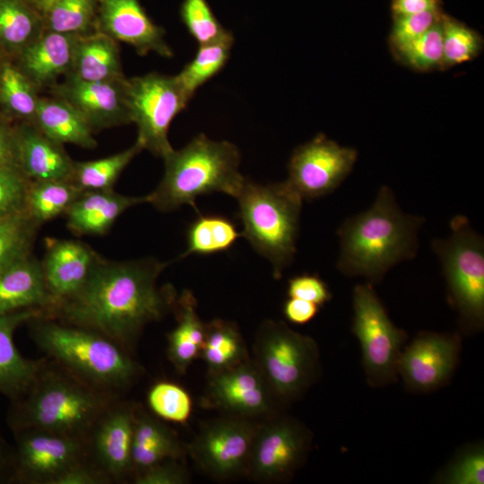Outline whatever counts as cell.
Here are the masks:
<instances>
[{
  "label": "cell",
  "mask_w": 484,
  "mask_h": 484,
  "mask_svg": "<svg viewBox=\"0 0 484 484\" xmlns=\"http://www.w3.org/2000/svg\"><path fill=\"white\" fill-rule=\"evenodd\" d=\"M167 266L154 258L110 261L100 256L81 290L50 318L98 332L132 354L143 328L174 307L173 287H159Z\"/></svg>",
  "instance_id": "cell-1"
},
{
  "label": "cell",
  "mask_w": 484,
  "mask_h": 484,
  "mask_svg": "<svg viewBox=\"0 0 484 484\" xmlns=\"http://www.w3.org/2000/svg\"><path fill=\"white\" fill-rule=\"evenodd\" d=\"M424 221L402 212L394 193L383 186L367 210L346 219L338 229L337 269L371 284L380 281L393 266L416 256Z\"/></svg>",
  "instance_id": "cell-2"
},
{
  "label": "cell",
  "mask_w": 484,
  "mask_h": 484,
  "mask_svg": "<svg viewBox=\"0 0 484 484\" xmlns=\"http://www.w3.org/2000/svg\"><path fill=\"white\" fill-rule=\"evenodd\" d=\"M119 397L87 385L45 357L27 392L11 402L6 420L13 433L38 428L86 439Z\"/></svg>",
  "instance_id": "cell-3"
},
{
  "label": "cell",
  "mask_w": 484,
  "mask_h": 484,
  "mask_svg": "<svg viewBox=\"0 0 484 484\" xmlns=\"http://www.w3.org/2000/svg\"><path fill=\"white\" fill-rule=\"evenodd\" d=\"M36 346L87 385L120 396L143 374L132 354L105 335L84 327L37 316L27 322Z\"/></svg>",
  "instance_id": "cell-4"
},
{
  "label": "cell",
  "mask_w": 484,
  "mask_h": 484,
  "mask_svg": "<svg viewBox=\"0 0 484 484\" xmlns=\"http://www.w3.org/2000/svg\"><path fill=\"white\" fill-rule=\"evenodd\" d=\"M164 174L147 203L160 212L188 204L196 210L195 199L223 193L237 197L246 178L239 171L238 148L228 141H213L201 134L164 158Z\"/></svg>",
  "instance_id": "cell-5"
},
{
  "label": "cell",
  "mask_w": 484,
  "mask_h": 484,
  "mask_svg": "<svg viewBox=\"0 0 484 484\" xmlns=\"http://www.w3.org/2000/svg\"><path fill=\"white\" fill-rule=\"evenodd\" d=\"M241 236L266 258L280 279L297 251L303 199L285 180L261 185L246 179L236 197Z\"/></svg>",
  "instance_id": "cell-6"
},
{
  "label": "cell",
  "mask_w": 484,
  "mask_h": 484,
  "mask_svg": "<svg viewBox=\"0 0 484 484\" xmlns=\"http://www.w3.org/2000/svg\"><path fill=\"white\" fill-rule=\"evenodd\" d=\"M450 230L446 238L432 242V249L441 263L449 301L462 324L467 330H480L484 324L483 237L463 215L450 220Z\"/></svg>",
  "instance_id": "cell-7"
},
{
  "label": "cell",
  "mask_w": 484,
  "mask_h": 484,
  "mask_svg": "<svg viewBox=\"0 0 484 484\" xmlns=\"http://www.w3.org/2000/svg\"><path fill=\"white\" fill-rule=\"evenodd\" d=\"M255 355V366L272 392L283 399L304 392L314 381L319 366L315 341L283 322L268 320L262 324Z\"/></svg>",
  "instance_id": "cell-8"
},
{
  "label": "cell",
  "mask_w": 484,
  "mask_h": 484,
  "mask_svg": "<svg viewBox=\"0 0 484 484\" xmlns=\"http://www.w3.org/2000/svg\"><path fill=\"white\" fill-rule=\"evenodd\" d=\"M127 105L131 123L143 149L162 159L173 148L168 134L175 117L191 99L177 75L150 73L127 79Z\"/></svg>",
  "instance_id": "cell-9"
},
{
  "label": "cell",
  "mask_w": 484,
  "mask_h": 484,
  "mask_svg": "<svg viewBox=\"0 0 484 484\" xmlns=\"http://www.w3.org/2000/svg\"><path fill=\"white\" fill-rule=\"evenodd\" d=\"M352 307L351 331L360 343L368 381L376 386L395 380L405 332L393 324L369 282L355 286Z\"/></svg>",
  "instance_id": "cell-10"
},
{
  "label": "cell",
  "mask_w": 484,
  "mask_h": 484,
  "mask_svg": "<svg viewBox=\"0 0 484 484\" xmlns=\"http://www.w3.org/2000/svg\"><path fill=\"white\" fill-rule=\"evenodd\" d=\"M16 483L54 484L87 459L86 439L38 428L13 432Z\"/></svg>",
  "instance_id": "cell-11"
},
{
  "label": "cell",
  "mask_w": 484,
  "mask_h": 484,
  "mask_svg": "<svg viewBox=\"0 0 484 484\" xmlns=\"http://www.w3.org/2000/svg\"><path fill=\"white\" fill-rule=\"evenodd\" d=\"M358 153L324 134L296 148L290 159L289 185L303 200H314L333 192L352 170Z\"/></svg>",
  "instance_id": "cell-12"
},
{
  "label": "cell",
  "mask_w": 484,
  "mask_h": 484,
  "mask_svg": "<svg viewBox=\"0 0 484 484\" xmlns=\"http://www.w3.org/2000/svg\"><path fill=\"white\" fill-rule=\"evenodd\" d=\"M137 405L116 399L86 437L87 458L112 482L132 476V443Z\"/></svg>",
  "instance_id": "cell-13"
},
{
  "label": "cell",
  "mask_w": 484,
  "mask_h": 484,
  "mask_svg": "<svg viewBox=\"0 0 484 484\" xmlns=\"http://www.w3.org/2000/svg\"><path fill=\"white\" fill-rule=\"evenodd\" d=\"M257 428L239 418L215 420L194 439L191 454L201 468L216 478L246 472Z\"/></svg>",
  "instance_id": "cell-14"
},
{
  "label": "cell",
  "mask_w": 484,
  "mask_h": 484,
  "mask_svg": "<svg viewBox=\"0 0 484 484\" xmlns=\"http://www.w3.org/2000/svg\"><path fill=\"white\" fill-rule=\"evenodd\" d=\"M309 437L290 419H281L257 428L246 473L259 480H279L291 474L304 459Z\"/></svg>",
  "instance_id": "cell-15"
},
{
  "label": "cell",
  "mask_w": 484,
  "mask_h": 484,
  "mask_svg": "<svg viewBox=\"0 0 484 484\" xmlns=\"http://www.w3.org/2000/svg\"><path fill=\"white\" fill-rule=\"evenodd\" d=\"M459 350L460 341L455 335L420 333L402 351L397 371L410 389L429 392L450 378Z\"/></svg>",
  "instance_id": "cell-16"
},
{
  "label": "cell",
  "mask_w": 484,
  "mask_h": 484,
  "mask_svg": "<svg viewBox=\"0 0 484 484\" xmlns=\"http://www.w3.org/2000/svg\"><path fill=\"white\" fill-rule=\"evenodd\" d=\"M52 95L71 104L94 132L131 123L127 105V78L82 82L65 77L49 88Z\"/></svg>",
  "instance_id": "cell-17"
},
{
  "label": "cell",
  "mask_w": 484,
  "mask_h": 484,
  "mask_svg": "<svg viewBox=\"0 0 484 484\" xmlns=\"http://www.w3.org/2000/svg\"><path fill=\"white\" fill-rule=\"evenodd\" d=\"M97 30L131 45L141 56H173L164 30L150 19L139 0H99Z\"/></svg>",
  "instance_id": "cell-18"
},
{
  "label": "cell",
  "mask_w": 484,
  "mask_h": 484,
  "mask_svg": "<svg viewBox=\"0 0 484 484\" xmlns=\"http://www.w3.org/2000/svg\"><path fill=\"white\" fill-rule=\"evenodd\" d=\"M99 257L82 241L46 239L45 254L40 262L47 288L56 302V307L81 290Z\"/></svg>",
  "instance_id": "cell-19"
},
{
  "label": "cell",
  "mask_w": 484,
  "mask_h": 484,
  "mask_svg": "<svg viewBox=\"0 0 484 484\" xmlns=\"http://www.w3.org/2000/svg\"><path fill=\"white\" fill-rule=\"evenodd\" d=\"M271 388L255 365L248 360L211 374L208 401L241 416H255L271 410Z\"/></svg>",
  "instance_id": "cell-20"
},
{
  "label": "cell",
  "mask_w": 484,
  "mask_h": 484,
  "mask_svg": "<svg viewBox=\"0 0 484 484\" xmlns=\"http://www.w3.org/2000/svg\"><path fill=\"white\" fill-rule=\"evenodd\" d=\"M37 316L46 314L37 308L0 314V394L11 402L27 392L45 359L23 357L13 341L17 328Z\"/></svg>",
  "instance_id": "cell-21"
},
{
  "label": "cell",
  "mask_w": 484,
  "mask_h": 484,
  "mask_svg": "<svg viewBox=\"0 0 484 484\" xmlns=\"http://www.w3.org/2000/svg\"><path fill=\"white\" fill-rule=\"evenodd\" d=\"M14 125L19 166L27 178L72 179L74 160L63 144L48 137L32 122H17Z\"/></svg>",
  "instance_id": "cell-22"
},
{
  "label": "cell",
  "mask_w": 484,
  "mask_h": 484,
  "mask_svg": "<svg viewBox=\"0 0 484 484\" xmlns=\"http://www.w3.org/2000/svg\"><path fill=\"white\" fill-rule=\"evenodd\" d=\"M56 305L32 254L0 270V314L37 308L49 317Z\"/></svg>",
  "instance_id": "cell-23"
},
{
  "label": "cell",
  "mask_w": 484,
  "mask_h": 484,
  "mask_svg": "<svg viewBox=\"0 0 484 484\" xmlns=\"http://www.w3.org/2000/svg\"><path fill=\"white\" fill-rule=\"evenodd\" d=\"M147 196H127L110 190L82 192L65 212L67 229L77 236H102L129 208Z\"/></svg>",
  "instance_id": "cell-24"
},
{
  "label": "cell",
  "mask_w": 484,
  "mask_h": 484,
  "mask_svg": "<svg viewBox=\"0 0 484 484\" xmlns=\"http://www.w3.org/2000/svg\"><path fill=\"white\" fill-rule=\"evenodd\" d=\"M78 37L45 30L13 60L39 90L50 88L70 72Z\"/></svg>",
  "instance_id": "cell-25"
},
{
  "label": "cell",
  "mask_w": 484,
  "mask_h": 484,
  "mask_svg": "<svg viewBox=\"0 0 484 484\" xmlns=\"http://www.w3.org/2000/svg\"><path fill=\"white\" fill-rule=\"evenodd\" d=\"M183 454L176 434L159 418L137 405L132 443V478L165 460H177Z\"/></svg>",
  "instance_id": "cell-26"
},
{
  "label": "cell",
  "mask_w": 484,
  "mask_h": 484,
  "mask_svg": "<svg viewBox=\"0 0 484 484\" xmlns=\"http://www.w3.org/2000/svg\"><path fill=\"white\" fill-rule=\"evenodd\" d=\"M65 77L82 82H103L125 77L117 41L99 30L79 36L72 66Z\"/></svg>",
  "instance_id": "cell-27"
},
{
  "label": "cell",
  "mask_w": 484,
  "mask_h": 484,
  "mask_svg": "<svg viewBox=\"0 0 484 484\" xmlns=\"http://www.w3.org/2000/svg\"><path fill=\"white\" fill-rule=\"evenodd\" d=\"M32 123L48 137L61 143L94 149L98 143L80 113L64 99L40 97Z\"/></svg>",
  "instance_id": "cell-28"
},
{
  "label": "cell",
  "mask_w": 484,
  "mask_h": 484,
  "mask_svg": "<svg viewBox=\"0 0 484 484\" xmlns=\"http://www.w3.org/2000/svg\"><path fill=\"white\" fill-rule=\"evenodd\" d=\"M177 325L168 334V357L179 374H184L197 359L204 342L205 324L196 311L193 293L184 290L174 305Z\"/></svg>",
  "instance_id": "cell-29"
},
{
  "label": "cell",
  "mask_w": 484,
  "mask_h": 484,
  "mask_svg": "<svg viewBox=\"0 0 484 484\" xmlns=\"http://www.w3.org/2000/svg\"><path fill=\"white\" fill-rule=\"evenodd\" d=\"M45 30L44 16L30 0H0V53L15 59Z\"/></svg>",
  "instance_id": "cell-30"
},
{
  "label": "cell",
  "mask_w": 484,
  "mask_h": 484,
  "mask_svg": "<svg viewBox=\"0 0 484 484\" xmlns=\"http://www.w3.org/2000/svg\"><path fill=\"white\" fill-rule=\"evenodd\" d=\"M39 89L19 67L4 56L0 63V113L13 123L32 122L39 101Z\"/></svg>",
  "instance_id": "cell-31"
},
{
  "label": "cell",
  "mask_w": 484,
  "mask_h": 484,
  "mask_svg": "<svg viewBox=\"0 0 484 484\" xmlns=\"http://www.w3.org/2000/svg\"><path fill=\"white\" fill-rule=\"evenodd\" d=\"M200 357L211 374L247 361L246 346L235 324L221 319L205 324V338Z\"/></svg>",
  "instance_id": "cell-32"
},
{
  "label": "cell",
  "mask_w": 484,
  "mask_h": 484,
  "mask_svg": "<svg viewBox=\"0 0 484 484\" xmlns=\"http://www.w3.org/2000/svg\"><path fill=\"white\" fill-rule=\"evenodd\" d=\"M82 193L71 180H30L25 200V212L37 223H44L65 214Z\"/></svg>",
  "instance_id": "cell-33"
},
{
  "label": "cell",
  "mask_w": 484,
  "mask_h": 484,
  "mask_svg": "<svg viewBox=\"0 0 484 484\" xmlns=\"http://www.w3.org/2000/svg\"><path fill=\"white\" fill-rule=\"evenodd\" d=\"M143 150L135 142L128 149L102 159L74 160L71 181L82 192L113 189L123 170Z\"/></svg>",
  "instance_id": "cell-34"
},
{
  "label": "cell",
  "mask_w": 484,
  "mask_h": 484,
  "mask_svg": "<svg viewBox=\"0 0 484 484\" xmlns=\"http://www.w3.org/2000/svg\"><path fill=\"white\" fill-rule=\"evenodd\" d=\"M240 236L230 220L219 215H199L187 229V247L180 258L227 251Z\"/></svg>",
  "instance_id": "cell-35"
},
{
  "label": "cell",
  "mask_w": 484,
  "mask_h": 484,
  "mask_svg": "<svg viewBox=\"0 0 484 484\" xmlns=\"http://www.w3.org/2000/svg\"><path fill=\"white\" fill-rule=\"evenodd\" d=\"M234 37L229 36L205 45H200L192 59L177 74L186 93L193 97L195 91L217 74L229 60Z\"/></svg>",
  "instance_id": "cell-36"
},
{
  "label": "cell",
  "mask_w": 484,
  "mask_h": 484,
  "mask_svg": "<svg viewBox=\"0 0 484 484\" xmlns=\"http://www.w3.org/2000/svg\"><path fill=\"white\" fill-rule=\"evenodd\" d=\"M99 0H57L45 13V30L83 36L97 30Z\"/></svg>",
  "instance_id": "cell-37"
},
{
  "label": "cell",
  "mask_w": 484,
  "mask_h": 484,
  "mask_svg": "<svg viewBox=\"0 0 484 484\" xmlns=\"http://www.w3.org/2000/svg\"><path fill=\"white\" fill-rule=\"evenodd\" d=\"M40 227L25 211L0 218V270L32 254Z\"/></svg>",
  "instance_id": "cell-38"
},
{
  "label": "cell",
  "mask_w": 484,
  "mask_h": 484,
  "mask_svg": "<svg viewBox=\"0 0 484 484\" xmlns=\"http://www.w3.org/2000/svg\"><path fill=\"white\" fill-rule=\"evenodd\" d=\"M442 16L421 36L394 50L401 61L419 71L443 68Z\"/></svg>",
  "instance_id": "cell-39"
},
{
  "label": "cell",
  "mask_w": 484,
  "mask_h": 484,
  "mask_svg": "<svg viewBox=\"0 0 484 484\" xmlns=\"http://www.w3.org/2000/svg\"><path fill=\"white\" fill-rule=\"evenodd\" d=\"M147 404L154 416L174 423H186L192 411L189 393L169 381H159L150 387Z\"/></svg>",
  "instance_id": "cell-40"
},
{
  "label": "cell",
  "mask_w": 484,
  "mask_h": 484,
  "mask_svg": "<svg viewBox=\"0 0 484 484\" xmlns=\"http://www.w3.org/2000/svg\"><path fill=\"white\" fill-rule=\"evenodd\" d=\"M443 68L468 62L481 50L480 35L458 21L442 16Z\"/></svg>",
  "instance_id": "cell-41"
},
{
  "label": "cell",
  "mask_w": 484,
  "mask_h": 484,
  "mask_svg": "<svg viewBox=\"0 0 484 484\" xmlns=\"http://www.w3.org/2000/svg\"><path fill=\"white\" fill-rule=\"evenodd\" d=\"M180 15L188 32L199 46L220 40L231 34L215 17L206 0H184Z\"/></svg>",
  "instance_id": "cell-42"
},
{
  "label": "cell",
  "mask_w": 484,
  "mask_h": 484,
  "mask_svg": "<svg viewBox=\"0 0 484 484\" xmlns=\"http://www.w3.org/2000/svg\"><path fill=\"white\" fill-rule=\"evenodd\" d=\"M439 480L448 484H483L484 451L482 446L467 448L441 473Z\"/></svg>",
  "instance_id": "cell-43"
},
{
  "label": "cell",
  "mask_w": 484,
  "mask_h": 484,
  "mask_svg": "<svg viewBox=\"0 0 484 484\" xmlns=\"http://www.w3.org/2000/svg\"><path fill=\"white\" fill-rule=\"evenodd\" d=\"M30 181L19 169H0V218L24 211Z\"/></svg>",
  "instance_id": "cell-44"
},
{
  "label": "cell",
  "mask_w": 484,
  "mask_h": 484,
  "mask_svg": "<svg viewBox=\"0 0 484 484\" xmlns=\"http://www.w3.org/2000/svg\"><path fill=\"white\" fill-rule=\"evenodd\" d=\"M440 10L394 17L390 43L396 50L419 38L429 30L442 16Z\"/></svg>",
  "instance_id": "cell-45"
},
{
  "label": "cell",
  "mask_w": 484,
  "mask_h": 484,
  "mask_svg": "<svg viewBox=\"0 0 484 484\" xmlns=\"http://www.w3.org/2000/svg\"><path fill=\"white\" fill-rule=\"evenodd\" d=\"M288 296L313 302L319 307L331 300L332 293L327 284L317 275L301 274L288 281Z\"/></svg>",
  "instance_id": "cell-46"
},
{
  "label": "cell",
  "mask_w": 484,
  "mask_h": 484,
  "mask_svg": "<svg viewBox=\"0 0 484 484\" xmlns=\"http://www.w3.org/2000/svg\"><path fill=\"white\" fill-rule=\"evenodd\" d=\"M135 484H185L189 480L187 471L177 460H165L133 476Z\"/></svg>",
  "instance_id": "cell-47"
},
{
  "label": "cell",
  "mask_w": 484,
  "mask_h": 484,
  "mask_svg": "<svg viewBox=\"0 0 484 484\" xmlns=\"http://www.w3.org/2000/svg\"><path fill=\"white\" fill-rule=\"evenodd\" d=\"M110 479L88 458L72 465L54 484H109Z\"/></svg>",
  "instance_id": "cell-48"
},
{
  "label": "cell",
  "mask_w": 484,
  "mask_h": 484,
  "mask_svg": "<svg viewBox=\"0 0 484 484\" xmlns=\"http://www.w3.org/2000/svg\"><path fill=\"white\" fill-rule=\"evenodd\" d=\"M19 169L18 146L14 123L0 113V169Z\"/></svg>",
  "instance_id": "cell-49"
},
{
  "label": "cell",
  "mask_w": 484,
  "mask_h": 484,
  "mask_svg": "<svg viewBox=\"0 0 484 484\" xmlns=\"http://www.w3.org/2000/svg\"><path fill=\"white\" fill-rule=\"evenodd\" d=\"M319 307L313 302L290 298L283 305V314L288 321L296 324H305L316 315Z\"/></svg>",
  "instance_id": "cell-50"
},
{
  "label": "cell",
  "mask_w": 484,
  "mask_h": 484,
  "mask_svg": "<svg viewBox=\"0 0 484 484\" xmlns=\"http://www.w3.org/2000/svg\"><path fill=\"white\" fill-rule=\"evenodd\" d=\"M16 483L14 448L0 432V484Z\"/></svg>",
  "instance_id": "cell-51"
},
{
  "label": "cell",
  "mask_w": 484,
  "mask_h": 484,
  "mask_svg": "<svg viewBox=\"0 0 484 484\" xmlns=\"http://www.w3.org/2000/svg\"><path fill=\"white\" fill-rule=\"evenodd\" d=\"M439 0H393V17L440 10Z\"/></svg>",
  "instance_id": "cell-52"
},
{
  "label": "cell",
  "mask_w": 484,
  "mask_h": 484,
  "mask_svg": "<svg viewBox=\"0 0 484 484\" xmlns=\"http://www.w3.org/2000/svg\"><path fill=\"white\" fill-rule=\"evenodd\" d=\"M34 6L44 16L48 9L57 1V0H30Z\"/></svg>",
  "instance_id": "cell-53"
},
{
  "label": "cell",
  "mask_w": 484,
  "mask_h": 484,
  "mask_svg": "<svg viewBox=\"0 0 484 484\" xmlns=\"http://www.w3.org/2000/svg\"><path fill=\"white\" fill-rule=\"evenodd\" d=\"M3 57H4V56L0 53V63H1V61L3 59Z\"/></svg>",
  "instance_id": "cell-54"
}]
</instances>
